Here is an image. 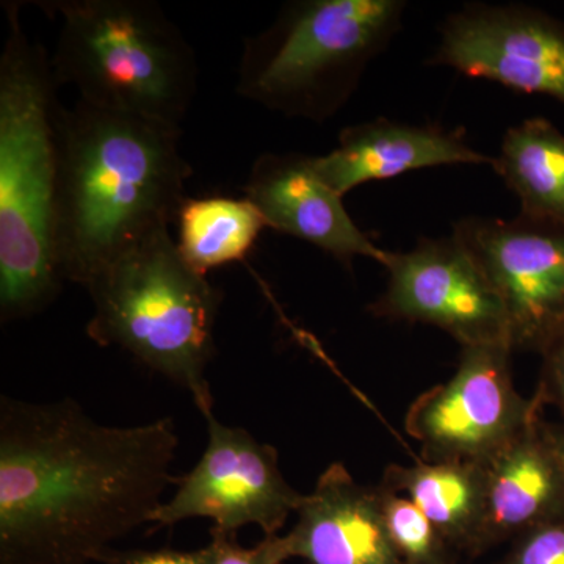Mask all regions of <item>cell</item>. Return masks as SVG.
Here are the masks:
<instances>
[{
    "label": "cell",
    "mask_w": 564,
    "mask_h": 564,
    "mask_svg": "<svg viewBox=\"0 0 564 564\" xmlns=\"http://www.w3.org/2000/svg\"><path fill=\"white\" fill-rule=\"evenodd\" d=\"M173 419L110 426L79 403L0 399V564H90L152 524L172 478Z\"/></svg>",
    "instance_id": "1"
},
{
    "label": "cell",
    "mask_w": 564,
    "mask_h": 564,
    "mask_svg": "<svg viewBox=\"0 0 564 564\" xmlns=\"http://www.w3.org/2000/svg\"><path fill=\"white\" fill-rule=\"evenodd\" d=\"M181 128L77 101L58 110L55 262L87 288L118 256L169 228L193 170Z\"/></svg>",
    "instance_id": "2"
},
{
    "label": "cell",
    "mask_w": 564,
    "mask_h": 564,
    "mask_svg": "<svg viewBox=\"0 0 564 564\" xmlns=\"http://www.w3.org/2000/svg\"><path fill=\"white\" fill-rule=\"evenodd\" d=\"M0 55V318L43 313L62 291L55 262L57 117L51 58L9 2Z\"/></svg>",
    "instance_id": "3"
},
{
    "label": "cell",
    "mask_w": 564,
    "mask_h": 564,
    "mask_svg": "<svg viewBox=\"0 0 564 564\" xmlns=\"http://www.w3.org/2000/svg\"><path fill=\"white\" fill-rule=\"evenodd\" d=\"M85 289L93 343L128 351L191 393L199 413H212L206 372L223 295L185 262L169 228L122 252Z\"/></svg>",
    "instance_id": "4"
},
{
    "label": "cell",
    "mask_w": 564,
    "mask_h": 564,
    "mask_svg": "<svg viewBox=\"0 0 564 564\" xmlns=\"http://www.w3.org/2000/svg\"><path fill=\"white\" fill-rule=\"evenodd\" d=\"M62 20L51 58L57 84L98 109L181 128L198 85L195 52L150 0H52Z\"/></svg>",
    "instance_id": "5"
},
{
    "label": "cell",
    "mask_w": 564,
    "mask_h": 564,
    "mask_svg": "<svg viewBox=\"0 0 564 564\" xmlns=\"http://www.w3.org/2000/svg\"><path fill=\"white\" fill-rule=\"evenodd\" d=\"M402 0H299L245 40L237 91L289 118L325 122L402 29Z\"/></svg>",
    "instance_id": "6"
},
{
    "label": "cell",
    "mask_w": 564,
    "mask_h": 564,
    "mask_svg": "<svg viewBox=\"0 0 564 564\" xmlns=\"http://www.w3.org/2000/svg\"><path fill=\"white\" fill-rule=\"evenodd\" d=\"M511 352L507 343L462 347L451 380L411 404L404 429L423 462L485 464L543 415L536 393L516 391Z\"/></svg>",
    "instance_id": "7"
},
{
    "label": "cell",
    "mask_w": 564,
    "mask_h": 564,
    "mask_svg": "<svg viewBox=\"0 0 564 564\" xmlns=\"http://www.w3.org/2000/svg\"><path fill=\"white\" fill-rule=\"evenodd\" d=\"M454 234L499 293L513 351L544 355L564 336V223L467 217Z\"/></svg>",
    "instance_id": "8"
},
{
    "label": "cell",
    "mask_w": 564,
    "mask_h": 564,
    "mask_svg": "<svg viewBox=\"0 0 564 564\" xmlns=\"http://www.w3.org/2000/svg\"><path fill=\"white\" fill-rule=\"evenodd\" d=\"M206 451L198 464L177 484L152 518L170 527L193 518L214 522L212 529L236 533L254 525L263 536L280 534L289 516L296 513L304 494L293 489L280 469L276 448L262 444L250 432L204 415Z\"/></svg>",
    "instance_id": "9"
},
{
    "label": "cell",
    "mask_w": 564,
    "mask_h": 564,
    "mask_svg": "<svg viewBox=\"0 0 564 564\" xmlns=\"http://www.w3.org/2000/svg\"><path fill=\"white\" fill-rule=\"evenodd\" d=\"M384 269L388 288L370 306L375 317L436 326L462 347L510 344L502 300L455 234L421 237L413 250L392 252Z\"/></svg>",
    "instance_id": "10"
},
{
    "label": "cell",
    "mask_w": 564,
    "mask_h": 564,
    "mask_svg": "<svg viewBox=\"0 0 564 564\" xmlns=\"http://www.w3.org/2000/svg\"><path fill=\"white\" fill-rule=\"evenodd\" d=\"M430 63L564 106V22L534 7H463L445 20Z\"/></svg>",
    "instance_id": "11"
},
{
    "label": "cell",
    "mask_w": 564,
    "mask_h": 564,
    "mask_svg": "<svg viewBox=\"0 0 564 564\" xmlns=\"http://www.w3.org/2000/svg\"><path fill=\"white\" fill-rule=\"evenodd\" d=\"M243 193L274 231L314 245L347 267L356 258L388 265L392 252L378 248L352 221L343 196L318 174L313 155H259Z\"/></svg>",
    "instance_id": "12"
},
{
    "label": "cell",
    "mask_w": 564,
    "mask_h": 564,
    "mask_svg": "<svg viewBox=\"0 0 564 564\" xmlns=\"http://www.w3.org/2000/svg\"><path fill=\"white\" fill-rule=\"evenodd\" d=\"M288 533L307 564H403L393 547L378 486L358 484L343 463L323 470Z\"/></svg>",
    "instance_id": "13"
},
{
    "label": "cell",
    "mask_w": 564,
    "mask_h": 564,
    "mask_svg": "<svg viewBox=\"0 0 564 564\" xmlns=\"http://www.w3.org/2000/svg\"><path fill=\"white\" fill-rule=\"evenodd\" d=\"M494 158L470 147L462 128L414 126L377 118L344 129L329 154L314 158L322 180L347 195L367 182L392 180L443 165H492Z\"/></svg>",
    "instance_id": "14"
},
{
    "label": "cell",
    "mask_w": 564,
    "mask_h": 564,
    "mask_svg": "<svg viewBox=\"0 0 564 564\" xmlns=\"http://www.w3.org/2000/svg\"><path fill=\"white\" fill-rule=\"evenodd\" d=\"M486 467V511L475 556L533 527L564 519V469L543 415Z\"/></svg>",
    "instance_id": "15"
},
{
    "label": "cell",
    "mask_w": 564,
    "mask_h": 564,
    "mask_svg": "<svg viewBox=\"0 0 564 564\" xmlns=\"http://www.w3.org/2000/svg\"><path fill=\"white\" fill-rule=\"evenodd\" d=\"M408 497L456 551L475 556L486 511V467L480 463L391 464L380 484Z\"/></svg>",
    "instance_id": "16"
},
{
    "label": "cell",
    "mask_w": 564,
    "mask_h": 564,
    "mask_svg": "<svg viewBox=\"0 0 564 564\" xmlns=\"http://www.w3.org/2000/svg\"><path fill=\"white\" fill-rule=\"evenodd\" d=\"M521 214L564 223V133L534 117L508 129L492 162Z\"/></svg>",
    "instance_id": "17"
},
{
    "label": "cell",
    "mask_w": 564,
    "mask_h": 564,
    "mask_svg": "<svg viewBox=\"0 0 564 564\" xmlns=\"http://www.w3.org/2000/svg\"><path fill=\"white\" fill-rule=\"evenodd\" d=\"M177 250L196 272L243 261L267 226L248 198H185L177 212Z\"/></svg>",
    "instance_id": "18"
},
{
    "label": "cell",
    "mask_w": 564,
    "mask_h": 564,
    "mask_svg": "<svg viewBox=\"0 0 564 564\" xmlns=\"http://www.w3.org/2000/svg\"><path fill=\"white\" fill-rule=\"evenodd\" d=\"M378 489L389 536L403 564H458L459 552L417 505L380 485Z\"/></svg>",
    "instance_id": "19"
},
{
    "label": "cell",
    "mask_w": 564,
    "mask_h": 564,
    "mask_svg": "<svg viewBox=\"0 0 564 564\" xmlns=\"http://www.w3.org/2000/svg\"><path fill=\"white\" fill-rule=\"evenodd\" d=\"M212 540L207 544L210 564H282L293 558L292 544L288 534L263 536L261 543L252 547H242L236 540V533H223L210 530Z\"/></svg>",
    "instance_id": "20"
},
{
    "label": "cell",
    "mask_w": 564,
    "mask_h": 564,
    "mask_svg": "<svg viewBox=\"0 0 564 564\" xmlns=\"http://www.w3.org/2000/svg\"><path fill=\"white\" fill-rule=\"evenodd\" d=\"M499 564H564V519L533 527L513 540Z\"/></svg>",
    "instance_id": "21"
},
{
    "label": "cell",
    "mask_w": 564,
    "mask_h": 564,
    "mask_svg": "<svg viewBox=\"0 0 564 564\" xmlns=\"http://www.w3.org/2000/svg\"><path fill=\"white\" fill-rule=\"evenodd\" d=\"M541 358L543 364L536 397L543 406L549 404L556 408L564 425V336L541 355Z\"/></svg>",
    "instance_id": "22"
},
{
    "label": "cell",
    "mask_w": 564,
    "mask_h": 564,
    "mask_svg": "<svg viewBox=\"0 0 564 564\" xmlns=\"http://www.w3.org/2000/svg\"><path fill=\"white\" fill-rule=\"evenodd\" d=\"M101 563L106 564H210L209 547L198 551H174V549H159V551L115 552L104 556Z\"/></svg>",
    "instance_id": "23"
},
{
    "label": "cell",
    "mask_w": 564,
    "mask_h": 564,
    "mask_svg": "<svg viewBox=\"0 0 564 564\" xmlns=\"http://www.w3.org/2000/svg\"><path fill=\"white\" fill-rule=\"evenodd\" d=\"M545 430H547L549 437L554 444L556 454H558L560 462L564 469V425L563 423H547L545 422Z\"/></svg>",
    "instance_id": "24"
}]
</instances>
